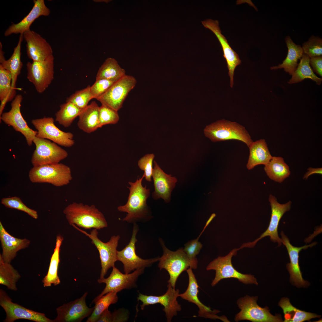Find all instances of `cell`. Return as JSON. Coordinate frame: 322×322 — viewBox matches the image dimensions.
Here are the masks:
<instances>
[{"label": "cell", "mask_w": 322, "mask_h": 322, "mask_svg": "<svg viewBox=\"0 0 322 322\" xmlns=\"http://www.w3.org/2000/svg\"><path fill=\"white\" fill-rule=\"evenodd\" d=\"M143 174L140 178L138 177L134 182H129L130 187H127L129 190L128 199L126 204L118 207V211L127 213L123 221L129 223L145 222L152 218L150 208L147 201L150 194V190L146 186L142 185L144 178Z\"/></svg>", "instance_id": "cell-1"}, {"label": "cell", "mask_w": 322, "mask_h": 322, "mask_svg": "<svg viewBox=\"0 0 322 322\" xmlns=\"http://www.w3.org/2000/svg\"><path fill=\"white\" fill-rule=\"evenodd\" d=\"M63 213L69 224L85 229L100 230L107 227L105 216L94 205L73 202L64 210Z\"/></svg>", "instance_id": "cell-2"}, {"label": "cell", "mask_w": 322, "mask_h": 322, "mask_svg": "<svg viewBox=\"0 0 322 322\" xmlns=\"http://www.w3.org/2000/svg\"><path fill=\"white\" fill-rule=\"evenodd\" d=\"M159 240L163 254L160 257L158 267L160 270L165 269L168 272L170 278L168 282L175 288L176 281L180 275L189 268L196 269L197 264L189 259L183 248L172 251L166 247L162 239L160 238Z\"/></svg>", "instance_id": "cell-3"}, {"label": "cell", "mask_w": 322, "mask_h": 322, "mask_svg": "<svg viewBox=\"0 0 322 322\" xmlns=\"http://www.w3.org/2000/svg\"><path fill=\"white\" fill-rule=\"evenodd\" d=\"M204 132L205 136L213 142L236 140L244 142L249 147L253 142L244 126L225 119L206 126Z\"/></svg>", "instance_id": "cell-4"}, {"label": "cell", "mask_w": 322, "mask_h": 322, "mask_svg": "<svg viewBox=\"0 0 322 322\" xmlns=\"http://www.w3.org/2000/svg\"><path fill=\"white\" fill-rule=\"evenodd\" d=\"M28 176L32 183H47L56 187L66 185L72 179L70 167L60 163L33 166Z\"/></svg>", "instance_id": "cell-5"}, {"label": "cell", "mask_w": 322, "mask_h": 322, "mask_svg": "<svg viewBox=\"0 0 322 322\" xmlns=\"http://www.w3.org/2000/svg\"><path fill=\"white\" fill-rule=\"evenodd\" d=\"M239 250L235 249L224 256H219L208 264L206 269L207 270L215 271V275L211 285H216L221 280L228 278L237 279L240 282L245 284H254L258 285L257 280L251 274H244L237 270L233 267L231 261L233 256L235 255Z\"/></svg>", "instance_id": "cell-6"}, {"label": "cell", "mask_w": 322, "mask_h": 322, "mask_svg": "<svg viewBox=\"0 0 322 322\" xmlns=\"http://www.w3.org/2000/svg\"><path fill=\"white\" fill-rule=\"evenodd\" d=\"M72 226L90 239L92 243L97 249L101 267L100 279L104 278L108 270L111 267H115V263L117 261V248L120 238V236L119 235L112 236L108 242H104L98 238L97 229H93L89 233L75 225Z\"/></svg>", "instance_id": "cell-7"}, {"label": "cell", "mask_w": 322, "mask_h": 322, "mask_svg": "<svg viewBox=\"0 0 322 322\" xmlns=\"http://www.w3.org/2000/svg\"><path fill=\"white\" fill-rule=\"evenodd\" d=\"M257 296H250L248 295L241 297L237 301L238 307L240 311L235 316L236 322L248 320L254 322H282L281 318L278 315H272L268 308H262L257 303Z\"/></svg>", "instance_id": "cell-8"}, {"label": "cell", "mask_w": 322, "mask_h": 322, "mask_svg": "<svg viewBox=\"0 0 322 322\" xmlns=\"http://www.w3.org/2000/svg\"><path fill=\"white\" fill-rule=\"evenodd\" d=\"M33 143L35 146L31 159L33 166L59 163L68 156L66 151L49 140L35 137Z\"/></svg>", "instance_id": "cell-9"}, {"label": "cell", "mask_w": 322, "mask_h": 322, "mask_svg": "<svg viewBox=\"0 0 322 322\" xmlns=\"http://www.w3.org/2000/svg\"><path fill=\"white\" fill-rule=\"evenodd\" d=\"M54 59L52 55L45 60L27 64V79L39 93L44 92L53 79Z\"/></svg>", "instance_id": "cell-10"}, {"label": "cell", "mask_w": 322, "mask_h": 322, "mask_svg": "<svg viewBox=\"0 0 322 322\" xmlns=\"http://www.w3.org/2000/svg\"><path fill=\"white\" fill-rule=\"evenodd\" d=\"M131 238L128 244L122 250L117 251V259L123 264L125 273L129 274L136 270L150 266L159 261L160 257L143 259L137 256L136 252L135 244L137 240L136 236L139 230L138 225L133 224Z\"/></svg>", "instance_id": "cell-11"}, {"label": "cell", "mask_w": 322, "mask_h": 322, "mask_svg": "<svg viewBox=\"0 0 322 322\" xmlns=\"http://www.w3.org/2000/svg\"><path fill=\"white\" fill-rule=\"evenodd\" d=\"M137 82L134 77L126 75L96 99L101 104L118 112L122 107L125 99Z\"/></svg>", "instance_id": "cell-12"}, {"label": "cell", "mask_w": 322, "mask_h": 322, "mask_svg": "<svg viewBox=\"0 0 322 322\" xmlns=\"http://www.w3.org/2000/svg\"><path fill=\"white\" fill-rule=\"evenodd\" d=\"M31 123L37 130V137L49 140L66 147H71L75 143L73 134L60 129L55 125L52 117L34 119Z\"/></svg>", "instance_id": "cell-13"}, {"label": "cell", "mask_w": 322, "mask_h": 322, "mask_svg": "<svg viewBox=\"0 0 322 322\" xmlns=\"http://www.w3.org/2000/svg\"><path fill=\"white\" fill-rule=\"evenodd\" d=\"M22 100L21 95H16L11 103L10 109L3 113L0 116V120L12 126L15 131L21 133L25 138L28 145L31 146L37 131L29 127L22 115L21 106Z\"/></svg>", "instance_id": "cell-14"}, {"label": "cell", "mask_w": 322, "mask_h": 322, "mask_svg": "<svg viewBox=\"0 0 322 322\" xmlns=\"http://www.w3.org/2000/svg\"><path fill=\"white\" fill-rule=\"evenodd\" d=\"M145 269L141 268L136 270L132 273L123 274L115 267H113L112 271L109 277L102 279L99 278L97 280L99 283H104L106 286L101 293L93 300L92 303L109 292L117 293L123 289L135 287L138 277L143 273Z\"/></svg>", "instance_id": "cell-15"}, {"label": "cell", "mask_w": 322, "mask_h": 322, "mask_svg": "<svg viewBox=\"0 0 322 322\" xmlns=\"http://www.w3.org/2000/svg\"><path fill=\"white\" fill-rule=\"evenodd\" d=\"M0 305L6 312L5 322H14L18 319H24L36 322H53L44 313L26 308L13 302L12 299L2 289L0 290Z\"/></svg>", "instance_id": "cell-16"}, {"label": "cell", "mask_w": 322, "mask_h": 322, "mask_svg": "<svg viewBox=\"0 0 322 322\" xmlns=\"http://www.w3.org/2000/svg\"><path fill=\"white\" fill-rule=\"evenodd\" d=\"M168 290L165 294L159 296L147 295L139 293L137 297L138 300L142 303L140 305L141 309L143 310L145 307L149 305L160 304L164 306L167 321H171L173 317L177 315V312L181 310V306L177 300L179 297V290H175L168 284Z\"/></svg>", "instance_id": "cell-17"}, {"label": "cell", "mask_w": 322, "mask_h": 322, "mask_svg": "<svg viewBox=\"0 0 322 322\" xmlns=\"http://www.w3.org/2000/svg\"><path fill=\"white\" fill-rule=\"evenodd\" d=\"M269 200L271 207V215L268 228L259 238L253 242L244 244L240 247L241 248L244 247H252L259 240L267 236L270 237V239L272 242H277L278 246L281 245V240L278 233V226L284 214L290 210L292 202L289 201L284 204H280L278 202L276 198L271 194L269 196Z\"/></svg>", "instance_id": "cell-18"}, {"label": "cell", "mask_w": 322, "mask_h": 322, "mask_svg": "<svg viewBox=\"0 0 322 322\" xmlns=\"http://www.w3.org/2000/svg\"><path fill=\"white\" fill-rule=\"evenodd\" d=\"M87 294L86 292L81 298L57 308V316L53 322H80L90 315L94 307L87 306L86 299Z\"/></svg>", "instance_id": "cell-19"}, {"label": "cell", "mask_w": 322, "mask_h": 322, "mask_svg": "<svg viewBox=\"0 0 322 322\" xmlns=\"http://www.w3.org/2000/svg\"><path fill=\"white\" fill-rule=\"evenodd\" d=\"M203 26L212 31L218 38L222 48L223 56L225 59L230 78V86L233 87V75L236 67L241 63L239 55L231 47L225 37L221 33L217 20L208 19L202 21Z\"/></svg>", "instance_id": "cell-20"}, {"label": "cell", "mask_w": 322, "mask_h": 322, "mask_svg": "<svg viewBox=\"0 0 322 322\" xmlns=\"http://www.w3.org/2000/svg\"><path fill=\"white\" fill-rule=\"evenodd\" d=\"M186 271L189 278L188 286L185 291L179 294V297L196 304L199 309V316L213 319H219L224 321L226 318L225 316H219L216 315L220 312L219 311L216 309L212 310L210 307L205 306L199 301L198 297L199 287L192 269L189 268Z\"/></svg>", "instance_id": "cell-21"}, {"label": "cell", "mask_w": 322, "mask_h": 322, "mask_svg": "<svg viewBox=\"0 0 322 322\" xmlns=\"http://www.w3.org/2000/svg\"><path fill=\"white\" fill-rule=\"evenodd\" d=\"M154 163L152 177L154 190L152 193V197L155 200L162 198L165 202L169 203L171 200V192L175 186L177 179L171 174L165 173L155 161Z\"/></svg>", "instance_id": "cell-22"}, {"label": "cell", "mask_w": 322, "mask_h": 322, "mask_svg": "<svg viewBox=\"0 0 322 322\" xmlns=\"http://www.w3.org/2000/svg\"><path fill=\"white\" fill-rule=\"evenodd\" d=\"M28 58L33 61L45 60L52 55V47L46 40L35 31L30 30L23 33Z\"/></svg>", "instance_id": "cell-23"}, {"label": "cell", "mask_w": 322, "mask_h": 322, "mask_svg": "<svg viewBox=\"0 0 322 322\" xmlns=\"http://www.w3.org/2000/svg\"><path fill=\"white\" fill-rule=\"evenodd\" d=\"M282 243L285 246L289 256L290 262L287 264V269L290 274V279L295 285L298 287H304L307 282L303 278L299 264V254L302 249L311 247L316 244L315 242L308 245L298 247L292 245L288 237L283 231L281 233Z\"/></svg>", "instance_id": "cell-24"}, {"label": "cell", "mask_w": 322, "mask_h": 322, "mask_svg": "<svg viewBox=\"0 0 322 322\" xmlns=\"http://www.w3.org/2000/svg\"><path fill=\"white\" fill-rule=\"evenodd\" d=\"M32 8L20 22L13 24L5 30L4 35L9 36L13 34H23L30 29L32 24L35 20L41 16H48L50 11L45 4L44 0H34Z\"/></svg>", "instance_id": "cell-25"}, {"label": "cell", "mask_w": 322, "mask_h": 322, "mask_svg": "<svg viewBox=\"0 0 322 322\" xmlns=\"http://www.w3.org/2000/svg\"><path fill=\"white\" fill-rule=\"evenodd\" d=\"M0 240L2 249L0 254L3 261L10 263L16 256L19 250L27 247L30 241L26 239H20L14 237L5 229L0 222Z\"/></svg>", "instance_id": "cell-26"}, {"label": "cell", "mask_w": 322, "mask_h": 322, "mask_svg": "<svg viewBox=\"0 0 322 322\" xmlns=\"http://www.w3.org/2000/svg\"><path fill=\"white\" fill-rule=\"evenodd\" d=\"M99 107L95 101L82 109L78 116L77 125L83 131L90 133L99 128Z\"/></svg>", "instance_id": "cell-27"}, {"label": "cell", "mask_w": 322, "mask_h": 322, "mask_svg": "<svg viewBox=\"0 0 322 322\" xmlns=\"http://www.w3.org/2000/svg\"><path fill=\"white\" fill-rule=\"evenodd\" d=\"M285 40L288 49L287 56L281 64L271 67L270 69L283 68L285 72L292 75L298 66V60L301 58L304 53L302 47L294 43L290 36H287Z\"/></svg>", "instance_id": "cell-28"}, {"label": "cell", "mask_w": 322, "mask_h": 322, "mask_svg": "<svg viewBox=\"0 0 322 322\" xmlns=\"http://www.w3.org/2000/svg\"><path fill=\"white\" fill-rule=\"evenodd\" d=\"M249 148L250 154L247 164L248 170L252 169L258 165H265L273 157L264 139L253 142Z\"/></svg>", "instance_id": "cell-29"}, {"label": "cell", "mask_w": 322, "mask_h": 322, "mask_svg": "<svg viewBox=\"0 0 322 322\" xmlns=\"http://www.w3.org/2000/svg\"><path fill=\"white\" fill-rule=\"evenodd\" d=\"M63 239V236L60 235L57 236L55 247L50 258L48 271L42 280L44 287H50L52 284L56 286L60 283L58 272L60 262V247Z\"/></svg>", "instance_id": "cell-30"}, {"label": "cell", "mask_w": 322, "mask_h": 322, "mask_svg": "<svg viewBox=\"0 0 322 322\" xmlns=\"http://www.w3.org/2000/svg\"><path fill=\"white\" fill-rule=\"evenodd\" d=\"M23 38V34H20L18 43L14 48L11 56L8 60H6L0 64L4 68L10 73L12 78V86L16 89V83L18 77L21 73L23 66L21 60V48Z\"/></svg>", "instance_id": "cell-31"}, {"label": "cell", "mask_w": 322, "mask_h": 322, "mask_svg": "<svg viewBox=\"0 0 322 322\" xmlns=\"http://www.w3.org/2000/svg\"><path fill=\"white\" fill-rule=\"evenodd\" d=\"M279 306L283 310L285 322H302L316 318L320 315L300 310L296 308L290 303L289 299L283 298L278 303Z\"/></svg>", "instance_id": "cell-32"}, {"label": "cell", "mask_w": 322, "mask_h": 322, "mask_svg": "<svg viewBox=\"0 0 322 322\" xmlns=\"http://www.w3.org/2000/svg\"><path fill=\"white\" fill-rule=\"evenodd\" d=\"M11 75L0 64V116L6 103L13 100L16 96V89L12 86Z\"/></svg>", "instance_id": "cell-33"}, {"label": "cell", "mask_w": 322, "mask_h": 322, "mask_svg": "<svg viewBox=\"0 0 322 322\" xmlns=\"http://www.w3.org/2000/svg\"><path fill=\"white\" fill-rule=\"evenodd\" d=\"M264 170L270 179L279 183L283 182L290 174L289 167L281 157H273L265 165Z\"/></svg>", "instance_id": "cell-34"}, {"label": "cell", "mask_w": 322, "mask_h": 322, "mask_svg": "<svg viewBox=\"0 0 322 322\" xmlns=\"http://www.w3.org/2000/svg\"><path fill=\"white\" fill-rule=\"evenodd\" d=\"M309 60V57L304 53L295 72L288 82V83H295L309 78L315 82L318 85L321 84L322 79L314 73L310 65Z\"/></svg>", "instance_id": "cell-35"}, {"label": "cell", "mask_w": 322, "mask_h": 322, "mask_svg": "<svg viewBox=\"0 0 322 322\" xmlns=\"http://www.w3.org/2000/svg\"><path fill=\"white\" fill-rule=\"evenodd\" d=\"M126 71L114 58H107L97 72L96 79H104L116 81L126 75Z\"/></svg>", "instance_id": "cell-36"}, {"label": "cell", "mask_w": 322, "mask_h": 322, "mask_svg": "<svg viewBox=\"0 0 322 322\" xmlns=\"http://www.w3.org/2000/svg\"><path fill=\"white\" fill-rule=\"evenodd\" d=\"M21 275L10 263L4 262L0 256V284L10 290H17L16 283Z\"/></svg>", "instance_id": "cell-37"}, {"label": "cell", "mask_w": 322, "mask_h": 322, "mask_svg": "<svg viewBox=\"0 0 322 322\" xmlns=\"http://www.w3.org/2000/svg\"><path fill=\"white\" fill-rule=\"evenodd\" d=\"M59 110L55 114V120L65 128L70 126L74 120L78 116L82 109L70 102L61 105Z\"/></svg>", "instance_id": "cell-38"}, {"label": "cell", "mask_w": 322, "mask_h": 322, "mask_svg": "<svg viewBox=\"0 0 322 322\" xmlns=\"http://www.w3.org/2000/svg\"><path fill=\"white\" fill-rule=\"evenodd\" d=\"M116 292H111L103 295L94 302L93 311L86 320V322H97L101 313L108 309L111 304L116 303L118 300Z\"/></svg>", "instance_id": "cell-39"}, {"label": "cell", "mask_w": 322, "mask_h": 322, "mask_svg": "<svg viewBox=\"0 0 322 322\" xmlns=\"http://www.w3.org/2000/svg\"><path fill=\"white\" fill-rule=\"evenodd\" d=\"M94 98L90 90V86L76 91L66 98V102H71L81 109L86 107L89 101Z\"/></svg>", "instance_id": "cell-40"}, {"label": "cell", "mask_w": 322, "mask_h": 322, "mask_svg": "<svg viewBox=\"0 0 322 322\" xmlns=\"http://www.w3.org/2000/svg\"><path fill=\"white\" fill-rule=\"evenodd\" d=\"M1 203L6 208L23 211L35 219L38 218L37 212L27 207L18 197L13 196L3 198L1 199Z\"/></svg>", "instance_id": "cell-41"}, {"label": "cell", "mask_w": 322, "mask_h": 322, "mask_svg": "<svg viewBox=\"0 0 322 322\" xmlns=\"http://www.w3.org/2000/svg\"><path fill=\"white\" fill-rule=\"evenodd\" d=\"M304 53L309 58L321 56L322 39L319 37L311 36L302 47Z\"/></svg>", "instance_id": "cell-42"}, {"label": "cell", "mask_w": 322, "mask_h": 322, "mask_svg": "<svg viewBox=\"0 0 322 322\" xmlns=\"http://www.w3.org/2000/svg\"><path fill=\"white\" fill-rule=\"evenodd\" d=\"M117 111L103 104L99 107V128L108 124H115L119 120Z\"/></svg>", "instance_id": "cell-43"}, {"label": "cell", "mask_w": 322, "mask_h": 322, "mask_svg": "<svg viewBox=\"0 0 322 322\" xmlns=\"http://www.w3.org/2000/svg\"><path fill=\"white\" fill-rule=\"evenodd\" d=\"M128 318L126 311L119 309L111 313L107 309L100 315L97 322H123L127 321Z\"/></svg>", "instance_id": "cell-44"}, {"label": "cell", "mask_w": 322, "mask_h": 322, "mask_svg": "<svg viewBox=\"0 0 322 322\" xmlns=\"http://www.w3.org/2000/svg\"><path fill=\"white\" fill-rule=\"evenodd\" d=\"M206 227L207 226L205 225L202 231L196 239L189 241L185 244L183 248L184 252L189 259L196 264H198V261L196 256L202 247V244L198 240Z\"/></svg>", "instance_id": "cell-45"}, {"label": "cell", "mask_w": 322, "mask_h": 322, "mask_svg": "<svg viewBox=\"0 0 322 322\" xmlns=\"http://www.w3.org/2000/svg\"><path fill=\"white\" fill-rule=\"evenodd\" d=\"M154 157L155 155L153 153L147 154L141 158L137 162L139 168L144 171L145 179L148 182L152 181L153 162Z\"/></svg>", "instance_id": "cell-46"}, {"label": "cell", "mask_w": 322, "mask_h": 322, "mask_svg": "<svg viewBox=\"0 0 322 322\" xmlns=\"http://www.w3.org/2000/svg\"><path fill=\"white\" fill-rule=\"evenodd\" d=\"M116 81L104 79H96L95 83L90 86V90L94 98L100 96Z\"/></svg>", "instance_id": "cell-47"}, {"label": "cell", "mask_w": 322, "mask_h": 322, "mask_svg": "<svg viewBox=\"0 0 322 322\" xmlns=\"http://www.w3.org/2000/svg\"><path fill=\"white\" fill-rule=\"evenodd\" d=\"M310 65L314 70L320 76L322 75V55L310 58Z\"/></svg>", "instance_id": "cell-48"}, {"label": "cell", "mask_w": 322, "mask_h": 322, "mask_svg": "<svg viewBox=\"0 0 322 322\" xmlns=\"http://www.w3.org/2000/svg\"><path fill=\"white\" fill-rule=\"evenodd\" d=\"M307 170L308 171L306 173L304 177V179H307L308 177L313 174H322V168H313L310 167Z\"/></svg>", "instance_id": "cell-49"}, {"label": "cell", "mask_w": 322, "mask_h": 322, "mask_svg": "<svg viewBox=\"0 0 322 322\" xmlns=\"http://www.w3.org/2000/svg\"><path fill=\"white\" fill-rule=\"evenodd\" d=\"M2 44L0 42V64L4 61L6 59L4 55V52L2 51Z\"/></svg>", "instance_id": "cell-50"}]
</instances>
